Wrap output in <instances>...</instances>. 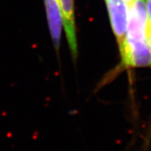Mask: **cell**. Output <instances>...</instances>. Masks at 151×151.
Returning a JSON list of instances; mask_svg holds the SVG:
<instances>
[{"label":"cell","instance_id":"cell-1","mask_svg":"<svg viewBox=\"0 0 151 151\" xmlns=\"http://www.w3.org/2000/svg\"><path fill=\"white\" fill-rule=\"evenodd\" d=\"M122 63L127 67L138 68L151 66V52L149 40H129L126 39L119 48Z\"/></svg>","mask_w":151,"mask_h":151},{"label":"cell","instance_id":"cell-2","mask_svg":"<svg viewBox=\"0 0 151 151\" xmlns=\"http://www.w3.org/2000/svg\"><path fill=\"white\" fill-rule=\"evenodd\" d=\"M113 32L117 40L119 49L123 46L127 31L128 5L123 0L106 1Z\"/></svg>","mask_w":151,"mask_h":151},{"label":"cell","instance_id":"cell-3","mask_svg":"<svg viewBox=\"0 0 151 151\" xmlns=\"http://www.w3.org/2000/svg\"><path fill=\"white\" fill-rule=\"evenodd\" d=\"M44 2L50 35L55 49L59 50L63 27V16L60 0H44Z\"/></svg>","mask_w":151,"mask_h":151},{"label":"cell","instance_id":"cell-4","mask_svg":"<svg viewBox=\"0 0 151 151\" xmlns=\"http://www.w3.org/2000/svg\"><path fill=\"white\" fill-rule=\"evenodd\" d=\"M63 16V28L70 52L73 58L77 57L78 46L76 30L74 0H60Z\"/></svg>","mask_w":151,"mask_h":151},{"label":"cell","instance_id":"cell-5","mask_svg":"<svg viewBox=\"0 0 151 151\" xmlns=\"http://www.w3.org/2000/svg\"><path fill=\"white\" fill-rule=\"evenodd\" d=\"M146 5V9H147V19H148V27H149V32L151 33V0H144Z\"/></svg>","mask_w":151,"mask_h":151},{"label":"cell","instance_id":"cell-6","mask_svg":"<svg viewBox=\"0 0 151 151\" xmlns=\"http://www.w3.org/2000/svg\"><path fill=\"white\" fill-rule=\"evenodd\" d=\"M151 138V122H150V129L148 130V135H147V141H150V139Z\"/></svg>","mask_w":151,"mask_h":151},{"label":"cell","instance_id":"cell-7","mask_svg":"<svg viewBox=\"0 0 151 151\" xmlns=\"http://www.w3.org/2000/svg\"><path fill=\"white\" fill-rule=\"evenodd\" d=\"M123 1H124V2H125L126 3H127V4L128 6H129V4H131L132 2H133V1H134V0H123Z\"/></svg>","mask_w":151,"mask_h":151},{"label":"cell","instance_id":"cell-8","mask_svg":"<svg viewBox=\"0 0 151 151\" xmlns=\"http://www.w3.org/2000/svg\"><path fill=\"white\" fill-rule=\"evenodd\" d=\"M149 45H150V52H151V33H150L149 35Z\"/></svg>","mask_w":151,"mask_h":151},{"label":"cell","instance_id":"cell-9","mask_svg":"<svg viewBox=\"0 0 151 151\" xmlns=\"http://www.w3.org/2000/svg\"><path fill=\"white\" fill-rule=\"evenodd\" d=\"M105 1H107V0H105Z\"/></svg>","mask_w":151,"mask_h":151}]
</instances>
